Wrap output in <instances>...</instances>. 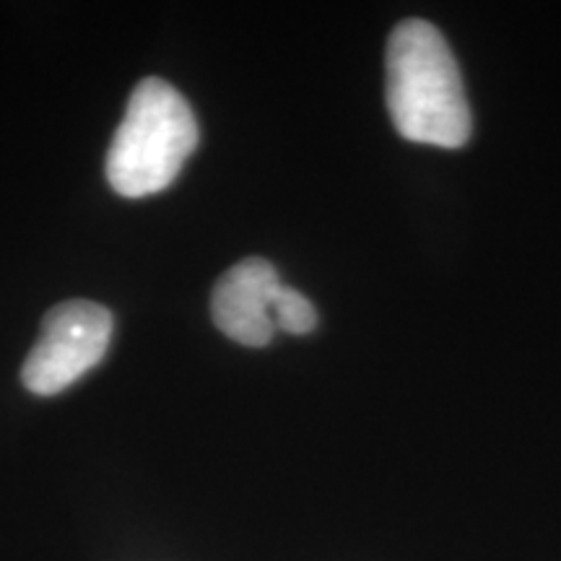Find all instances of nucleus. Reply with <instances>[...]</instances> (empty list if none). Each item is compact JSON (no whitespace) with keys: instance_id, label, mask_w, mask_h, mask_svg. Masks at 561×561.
I'll return each mask as SVG.
<instances>
[{"instance_id":"3","label":"nucleus","mask_w":561,"mask_h":561,"mask_svg":"<svg viewBox=\"0 0 561 561\" xmlns=\"http://www.w3.org/2000/svg\"><path fill=\"white\" fill-rule=\"evenodd\" d=\"M112 314L89 299L55 305L42 320V333L21 367L24 388L37 396H55L87 375L107 354Z\"/></svg>"},{"instance_id":"5","label":"nucleus","mask_w":561,"mask_h":561,"mask_svg":"<svg viewBox=\"0 0 561 561\" xmlns=\"http://www.w3.org/2000/svg\"><path fill=\"white\" fill-rule=\"evenodd\" d=\"M273 325H276V331L305 335L318 325V312L305 294L291 289V286H280L276 301H273Z\"/></svg>"},{"instance_id":"2","label":"nucleus","mask_w":561,"mask_h":561,"mask_svg":"<svg viewBox=\"0 0 561 561\" xmlns=\"http://www.w3.org/2000/svg\"><path fill=\"white\" fill-rule=\"evenodd\" d=\"M191 104L172 83L144 79L133 89L121 128L107 151V180L123 198L161 193L198 146Z\"/></svg>"},{"instance_id":"4","label":"nucleus","mask_w":561,"mask_h":561,"mask_svg":"<svg viewBox=\"0 0 561 561\" xmlns=\"http://www.w3.org/2000/svg\"><path fill=\"white\" fill-rule=\"evenodd\" d=\"M276 268L263 257H244L216 280L210 294V314L216 328L242 346L261 348L271 343L273 301L280 289Z\"/></svg>"},{"instance_id":"1","label":"nucleus","mask_w":561,"mask_h":561,"mask_svg":"<svg viewBox=\"0 0 561 561\" xmlns=\"http://www.w3.org/2000/svg\"><path fill=\"white\" fill-rule=\"evenodd\" d=\"M388 110L405 140L460 149L471 138V107L450 45L430 21L409 19L388 39Z\"/></svg>"}]
</instances>
